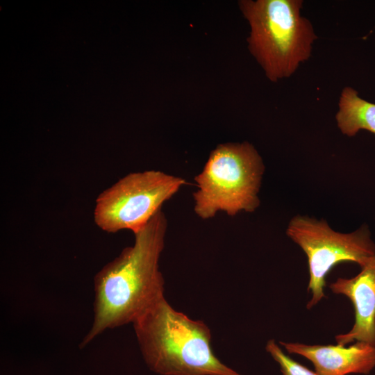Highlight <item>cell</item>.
<instances>
[{"instance_id":"10","label":"cell","mask_w":375,"mask_h":375,"mask_svg":"<svg viewBox=\"0 0 375 375\" xmlns=\"http://www.w3.org/2000/svg\"><path fill=\"white\" fill-rule=\"evenodd\" d=\"M265 349L279 364L283 375H319L286 355L273 339L267 342Z\"/></svg>"},{"instance_id":"8","label":"cell","mask_w":375,"mask_h":375,"mask_svg":"<svg viewBox=\"0 0 375 375\" xmlns=\"http://www.w3.org/2000/svg\"><path fill=\"white\" fill-rule=\"evenodd\" d=\"M279 343L289 353L310 360L319 375L367 374L375 367V346L362 342H356L347 347L340 344Z\"/></svg>"},{"instance_id":"3","label":"cell","mask_w":375,"mask_h":375,"mask_svg":"<svg viewBox=\"0 0 375 375\" xmlns=\"http://www.w3.org/2000/svg\"><path fill=\"white\" fill-rule=\"evenodd\" d=\"M251 31L248 47L273 82L290 77L311 56L317 36L301 15V0H241Z\"/></svg>"},{"instance_id":"2","label":"cell","mask_w":375,"mask_h":375,"mask_svg":"<svg viewBox=\"0 0 375 375\" xmlns=\"http://www.w3.org/2000/svg\"><path fill=\"white\" fill-rule=\"evenodd\" d=\"M148 367L160 375H241L222 363L211 347L208 326L160 298L133 323Z\"/></svg>"},{"instance_id":"1","label":"cell","mask_w":375,"mask_h":375,"mask_svg":"<svg viewBox=\"0 0 375 375\" xmlns=\"http://www.w3.org/2000/svg\"><path fill=\"white\" fill-rule=\"evenodd\" d=\"M167 227L165 215L160 210L133 233V244L124 248L96 274L94 320L81 347L106 329L133 323L164 297L159 258Z\"/></svg>"},{"instance_id":"9","label":"cell","mask_w":375,"mask_h":375,"mask_svg":"<svg viewBox=\"0 0 375 375\" xmlns=\"http://www.w3.org/2000/svg\"><path fill=\"white\" fill-rule=\"evenodd\" d=\"M335 119L340 131L353 137L361 129L375 134V103L369 102L351 87H345L340 94Z\"/></svg>"},{"instance_id":"7","label":"cell","mask_w":375,"mask_h":375,"mask_svg":"<svg viewBox=\"0 0 375 375\" xmlns=\"http://www.w3.org/2000/svg\"><path fill=\"white\" fill-rule=\"evenodd\" d=\"M360 268L356 276L338 278L329 285L334 294L347 297L354 308L355 323L352 328L335 336L337 344L342 346L355 341L375 346V255Z\"/></svg>"},{"instance_id":"4","label":"cell","mask_w":375,"mask_h":375,"mask_svg":"<svg viewBox=\"0 0 375 375\" xmlns=\"http://www.w3.org/2000/svg\"><path fill=\"white\" fill-rule=\"evenodd\" d=\"M264 170L262 160L251 143L219 144L194 178L195 213L207 219L218 211L229 216L255 211L260 203L258 194Z\"/></svg>"},{"instance_id":"5","label":"cell","mask_w":375,"mask_h":375,"mask_svg":"<svg viewBox=\"0 0 375 375\" xmlns=\"http://www.w3.org/2000/svg\"><path fill=\"white\" fill-rule=\"evenodd\" d=\"M186 181L158 170L132 172L96 199L94 222L102 231L133 233L145 226Z\"/></svg>"},{"instance_id":"6","label":"cell","mask_w":375,"mask_h":375,"mask_svg":"<svg viewBox=\"0 0 375 375\" xmlns=\"http://www.w3.org/2000/svg\"><path fill=\"white\" fill-rule=\"evenodd\" d=\"M286 233L308 257V290L312 293L308 309L325 297V278L333 267L342 262H356L362 266L375 255V244L367 226L342 233L332 229L324 219L298 215L289 222Z\"/></svg>"}]
</instances>
